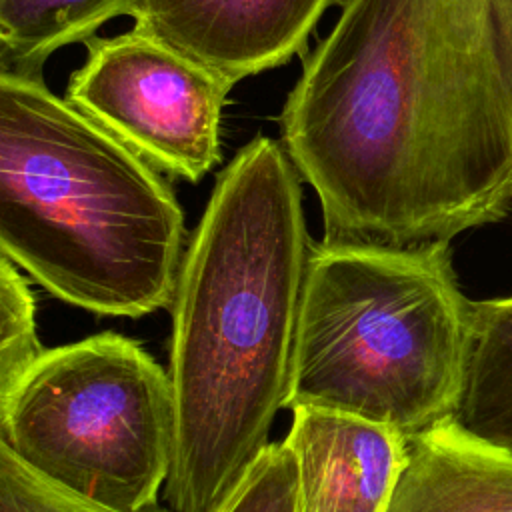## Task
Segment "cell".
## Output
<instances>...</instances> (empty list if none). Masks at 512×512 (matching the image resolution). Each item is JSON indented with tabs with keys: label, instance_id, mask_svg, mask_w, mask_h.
<instances>
[{
	"label": "cell",
	"instance_id": "obj_8",
	"mask_svg": "<svg viewBox=\"0 0 512 512\" xmlns=\"http://www.w3.org/2000/svg\"><path fill=\"white\" fill-rule=\"evenodd\" d=\"M282 440L296 460L298 512H386L408 440L348 414L294 408Z\"/></svg>",
	"mask_w": 512,
	"mask_h": 512
},
{
	"label": "cell",
	"instance_id": "obj_4",
	"mask_svg": "<svg viewBox=\"0 0 512 512\" xmlns=\"http://www.w3.org/2000/svg\"><path fill=\"white\" fill-rule=\"evenodd\" d=\"M470 304L450 242H314L286 408L348 414L406 440L452 418Z\"/></svg>",
	"mask_w": 512,
	"mask_h": 512
},
{
	"label": "cell",
	"instance_id": "obj_1",
	"mask_svg": "<svg viewBox=\"0 0 512 512\" xmlns=\"http://www.w3.org/2000/svg\"><path fill=\"white\" fill-rule=\"evenodd\" d=\"M280 142L328 244L450 242L512 210V0H344Z\"/></svg>",
	"mask_w": 512,
	"mask_h": 512
},
{
	"label": "cell",
	"instance_id": "obj_10",
	"mask_svg": "<svg viewBox=\"0 0 512 512\" xmlns=\"http://www.w3.org/2000/svg\"><path fill=\"white\" fill-rule=\"evenodd\" d=\"M452 418L512 452V296L470 304L464 376Z\"/></svg>",
	"mask_w": 512,
	"mask_h": 512
},
{
	"label": "cell",
	"instance_id": "obj_12",
	"mask_svg": "<svg viewBox=\"0 0 512 512\" xmlns=\"http://www.w3.org/2000/svg\"><path fill=\"white\" fill-rule=\"evenodd\" d=\"M36 300L20 268L0 260V402L44 356L36 330Z\"/></svg>",
	"mask_w": 512,
	"mask_h": 512
},
{
	"label": "cell",
	"instance_id": "obj_13",
	"mask_svg": "<svg viewBox=\"0 0 512 512\" xmlns=\"http://www.w3.org/2000/svg\"><path fill=\"white\" fill-rule=\"evenodd\" d=\"M214 512H298L296 460L270 442Z\"/></svg>",
	"mask_w": 512,
	"mask_h": 512
},
{
	"label": "cell",
	"instance_id": "obj_11",
	"mask_svg": "<svg viewBox=\"0 0 512 512\" xmlns=\"http://www.w3.org/2000/svg\"><path fill=\"white\" fill-rule=\"evenodd\" d=\"M140 0H0V72L42 78L60 48L86 42Z\"/></svg>",
	"mask_w": 512,
	"mask_h": 512
},
{
	"label": "cell",
	"instance_id": "obj_6",
	"mask_svg": "<svg viewBox=\"0 0 512 512\" xmlns=\"http://www.w3.org/2000/svg\"><path fill=\"white\" fill-rule=\"evenodd\" d=\"M66 98L162 174L200 182L220 162V122L232 82L132 28L86 40Z\"/></svg>",
	"mask_w": 512,
	"mask_h": 512
},
{
	"label": "cell",
	"instance_id": "obj_3",
	"mask_svg": "<svg viewBox=\"0 0 512 512\" xmlns=\"http://www.w3.org/2000/svg\"><path fill=\"white\" fill-rule=\"evenodd\" d=\"M184 212L160 170L56 96L0 72V248L58 300L98 316L170 308Z\"/></svg>",
	"mask_w": 512,
	"mask_h": 512
},
{
	"label": "cell",
	"instance_id": "obj_7",
	"mask_svg": "<svg viewBox=\"0 0 512 512\" xmlns=\"http://www.w3.org/2000/svg\"><path fill=\"white\" fill-rule=\"evenodd\" d=\"M338 0H140L134 28L148 32L228 82L302 54L320 16Z\"/></svg>",
	"mask_w": 512,
	"mask_h": 512
},
{
	"label": "cell",
	"instance_id": "obj_14",
	"mask_svg": "<svg viewBox=\"0 0 512 512\" xmlns=\"http://www.w3.org/2000/svg\"><path fill=\"white\" fill-rule=\"evenodd\" d=\"M0 512H122L76 496L28 468L0 442ZM142 512H174L156 506Z\"/></svg>",
	"mask_w": 512,
	"mask_h": 512
},
{
	"label": "cell",
	"instance_id": "obj_9",
	"mask_svg": "<svg viewBox=\"0 0 512 512\" xmlns=\"http://www.w3.org/2000/svg\"><path fill=\"white\" fill-rule=\"evenodd\" d=\"M386 512H512V452L448 418L408 438Z\"/></svg>",
	"mask_w": 512,
	"mask_h": 512
},
{
	"label": "cell",
	"instance_id": "obj_5",
	"mask_svg": "<svg viewBox=\"0 0 512 512\" xmlns=\"http://www.w3.org/2000/svg\"><path fill=\"white\" fill-rule=\"evenodd\" d=\"M0 442L76 496L152 510L176 448L170 374L116 332L46 350L0 402Z\"/></svg>",
	"mask_w": 512,
	"mask_h": 512
},
{
	"label": "cell",
	"instance_id": "obj_2",
	"mask_svg": "<svg viewBox=\"0 0 512 512\" xmlns=\"http://www.w3.org/2000/svg\"><path fill=\"white\" fill-rule=\"evenodd\" d=\"M312 246L296 166L282 142L252 138L214 182L170 306L174 512H214L270 444Z\"/></svg>",
	"mask_w": 512,
	"mask_h": 512
}]
</instances>
